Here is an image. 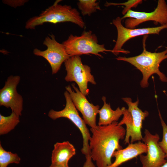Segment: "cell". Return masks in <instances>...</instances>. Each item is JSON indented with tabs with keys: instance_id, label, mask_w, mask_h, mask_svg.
Segmentation results:
<instances>
[{
	"instance_id": "5",
	"label": "cell",
	"mask_w": 167,
	"mask_h": 167,
	"mask_svg": "<svg viewBox=\"0 0 167 167\" xmlns=\"http://www.w3.org/2000/svg\"><path fill=\"white\" fill-rule=\"evenodd\" d=\"M62 44L70 57L92 54L103 58L100 53L113 52L106 49L104 45L99 44L96 36L91 31H84L79 36L71 34Z\"/></svg>"
},
{
	"instance_id": "9",
	"label": "cell",
	"mask_w": 167,
	"mask_h": 167,
	"mask_svg": "<svg viewBox=\"0 0 167 167\" xmlns=\"http://www.w3.org/2000/svg\"><path fill=\"white\" fill-rule=\"evenodd\" d=\"M127 18L125 22V27L134 28L139 24L148 21H153L161 25L167 24V4L164 0H159L156 8L150 12L129 10L121 18Z\"/></svg>"
},
{
	"instance_id": "15",
	"label": "cell",
	"mask_w": 167,
	"mask_h": 167,
	"mask_svg": "<svg viewBox=\"0 0 167 167\" xmlns=\"http://www.w3.org/2000/svg\"><path fill=\"white\" fill-rule=\"evenodd\" d=\"M147 151V146L140 141L130 143L125 148L114 152L112 157H114L115 160L109 167H118L126 162L143 153H146Z\"/></svg>"
},
{
	"instance_id": "1",
	"label": "cell",
	"mask_w": 167,
	"mask_h": 167,
	"mask_svg": "<svg viewBox=\"0 0 167 167\" xmlns=\"http://www.w3.org/2000/svg\"><path fill=\"white\" fill-rule=\"evenodd\" d=\"M118 122L105 126L90 128V155L97 167H109L112 164L114 152L122 148L121 139L125 138L126 131Z\"/></svg>"
},
{
	"instance_id": "22",
	"label": "cell",
	"mask_w": 167,
	"mask_h": 167,
	"mask_svg": "<svg viewBox=\"0 0 167 167\" xmlns=\"http://www.w3.org/2000/svg\"><path fill=\"white\" fill-rule=\"evenodd\" d=\"M26 1V0H4V2L11 6L16 7L24 5Z\"/></svg>"
},
{
	"instance_id": "24",
	"label": "cell",
	"mask_w": 167,
	"mask_h": 167,
	"mask_svg": "<svg viewBox=\"0 0 167 167\" xmlns=\"http://www.w3.org/2000/svg\"><path fill=\"white\" fill-rule=\"evenodd\" d=\"M167 161L163 165L160 167H167V157L166 158Z\"/></svg>"
},
{
	"instance_id": "18",
	"label": "cell",
	"mask_w": 167,
	"mask_h": 167,
	"mask_svg": "<svg viewBox=\"0 0 167 167\" xmlns=\"http://www.w3.org/2000/svg\"><path fill=\"white\" fill-rule=\"evenodd\" d=\"M77 4L84 16H90L97 10H101L99 2L96 0H79Z\"/></svg>"
},
{
	"instance_id": "16",
	"label": "cell",
	"mask_w": 167,
	"mask_h": 167,
	"mask_svg": "<svg viewBox=\"0 0 167 167\" xmlns=\"http://www.w3.org/2000/svg\"><path fill=\"white\" fill-rule=\"evenodd\" d=\"M102 99L104 104L99 111V118L98 125H108L114 122H117L123 115V107L121 109L118 107L115 110H113L111 109L110 104L106 103L105 97L103 96Z\"/></svg>"
},
{
	"instance_id": "7",
	"label": "cell",
	"mask_w": 167,
	"mask_h": 167,
	"mask_svg": "<svg viewBox=\"0 0 167 167\" xmlns=\"http://www.w3.org/2000/svg\"><path fill=\"white\" fill-rule=\"evenodd\" d=\"M67 74L65 77L67 82L74 81L78 86L80 91L85 96L89 92L88 84L90 82L96 84L90 67L82 63L79 56L70 57L64 62Z\"/></svg>"
},
{
	"instance_id": "25",
	"label": "cell",
	"mask_w": 167,
	"mask_h": 167,
	"mask_svg": "<svg viewBox=\"0 0 167 167\" xmlns=\"http://www.w3.org/2000/svg\"><path fill=\"white\" fill-rule=\"evenodd\" d=\"M49 167H61L54 166L50 165Z\"/></svg>"
},
{
	"instance_id": "4",
	"label": "cell",
	"mask_w": 167,
	"mask_h": 167,
	"mask_svg": "<svg viewBox=\"0 0 167 167\" xmlns=\"http://www.w3.org/2000/svg\"><path fill=\"white\" fill-rule=\"evenodd\" d=\"M122 99L128 107V109L123 107V117L118 123L120 125L124 124L126 126L125 143L130 144V138L131 143L140 141L143 138L141 132L143 122L148 116L149 113L146 110L143 111L139 108L138 99L134 102L130 97H124Z\"/></svg>"
},
{
	"instance_id": "10",
	"label": "cell",
	"mask_w": 167,
	"mask_h": 167,
	"mask_svg": "<svg viewBox=\"0 0 167 167\" xmlns=\"http://www.w3.org/2000/svg\"><path fill=\"white\" fill-rule=\"evenodd\" d=\"M122 19L119 17H117L112 21L117 31V38L115 44L112 50V53L115 55L120 53L129 54L130 51L122 49L124 44L128 40L133 37L142 35L150 34H159L162 30L167 28V24L152 28L137 29L127 28L124 26L122 23Z\"/></svg>"
},
{
	"instance_id": "17",
	"label": "cell",
	"mask_w": 167,
	"mask_h": 167,
	"mask_svg": "<svg viewBox=\"0 0 167 167\" xmlns=\"http://www.w3.org/2000/svg\"><path fill=\"white\" fill-rule=\"evenodd\" d=\"M19 117L12 112L7 116L0 114V135L7 134L14 129L20 122Z\"/></svg>"
},
{
	"instance_id": "14",
	"label": "cell",
	"mask_w": 167,
	"mask_h": 167,
	"mask_svg": "<svg viewBox=\"0 0 167 167\" xmlns=\"http://www.w3.org/2000/svg\"><path fill=\"white\" fill-rule=\"evenodd\" d=\"M75 154V147L69 141L57 142L54 145L52 152L51 165L69 167L68 162Z\"/></svg>"
},
{
	"instance_id": "20",
	"label": "cell",
	"mask_w": 167,
	"mask_h": 167,
	"mask_svg": "<svg viewBox=\"0 0 167 167\" xmlns=\"http://www.w3.org/2000/svg\"><path fill=\"white\" fill-rule=\"evenodd\" d=\"M142 2L143 1L141 0H129L122 3L109 2H106L105 4V6L108 7L112 6H124L125 7L122 12V15H124L129 10L131 9V8L136 7L139 4H141Z\"/></svg>"
},
{
	"instance_id": "11",
	"label": "cell",
	"mask_w": 167,
	"mask_h": 167,
	"mask_svg": "<svg viewBox=\"0 0 167 167\" xmlns=\"http://www.w3.org/2000/svg\"><path fill=\"white\" fill-rule=\"evenodd\" d=\"M20 80L19 75H10L0 90V106L10 108L19 117L22 115L23 105V98L17 90Z\"/></svg>"
},
{
	"instance_id": "6",
	"label": "cell",
	"mask_w": 167,
	"mask_h": 167,
	"mask_svg": "<svg viewBox=\"0 0 167 167\" xmlns=\"http://www.w3.org/2000/svg\"><path fill=\"white\" fill-rule=\"evenodd\" d=\"M64 96L66 101L64 108L59 111L51 109L48 112V116L54 120L64 118L71 121L79 129L82 135L83 145L81 150L82 153L85 156L90 154L89 142L91 135L87 124L79 116L70 94L67 91L64 92Z\"/></svg>"
},
{
	"instance_id": "8",
	"label": "cell",
	"mask_w": 167,
	"mask_h": 167,
	"mask_svg": "<svg viewBox=\"0 0 167 167\" xmlns=\"http://www.w3.org/2000/svg\"><path fill=\"white\" fill-rule=\"evenodd\" d=\"M47 36L43 44L47 47L46 50L42 51L37 48L33 50V54L45 58L50 64L52 74L57 73L60 70L62 63L70 56L67 53L65 47L62 43L57 42L55 36L50 35Z\"/></svg>"
},
{
	"instance_id": "13",
	"label": "cell",
	"mask_w": 167,
	"mask_h": 167,
	"mask_svg": "<svg viewBox=\"0 0 167 167\" xmlns=\"http://www.w3.org/2000/svg\"><path fill=\"white\" fill-rule=\"evenodd\" d=\"M71 86L75 91L72 90L70 85L66 87L76 109L81 113L83 119L87 125L91 128L97 127L96 117L99 113L100 106L90 103L86 97L75 86L74 84Z\"/></svg>"
},
{
	"instance_id": "21",
	"label": "cell",
	"mask_w": 167,
	"mask_h": 167,
	"mask_svg": "<svg viewBox=\"0 0 167 167\" xmlns=\"http://www.w3.org/2000/svg\"><path fill=\"white\" fill-rule=\"evenodd\" d=\"M158 112L163 130L162 140L161 141L158 142V144L165 154L166 158L167 157V125L163 119L159 110Z\"/></svg>"
},
{
	"instance_id": "12",
	"label": "cell",
	"mask_w": 167,
	"mask_h": 167,
	"mask_svg": "<svg viewBox=\"0 0 167 167\" xmlns=\"http://www.w3.org/2000/svg\"><path fill=\"white\" fill-rule=\"evenodd\" d=\"M144 136L142 139L147 146L146 155H139L142 167H160L167 161L165 154L158 144L160 137L157 134L152 135L145 129Z\"/></svg>"
},
{
	"instance_id": "3",
	"label": "cell",
	"mask_w": 167,
	"mask_h": 167,
	"mask_svg": "<svg viewBox=\"0 0 167 167\" xmlns=\"http://www.w3.org/2000/svg\"><path fill=\"white\" fill-rule=\"evenodd\" d=\"M61 1H56L52 5L42 11L38 16L28 19L26 23L25 28L34 29L36 26L45 23L55 24L64 22H71L83 28L85 23L79 12L71 6L59 4Z\"/></svg>"
},
{
	"instance_id": "23",
	"label": "cell",
	"mask_w": 167,
	"mask_h": 167,
	"mask_svg": "<svg viewBox=\"0 0 167 167\" xmlns=\"http://www.w3.org/2000/svg\"><path fill=\"white\" fill-rule=\"evenodd\" d=\"M85 157L86 161L83 167H95L90 154L86 156Z\"/></svg>"
},
{
	"instance_id": "19",
	"label": "cell",
	"mask_w": 167,
	"mask_h": 167,
	"mask_svg": "<svg viewBox=\"0 0 167 167\" xmlns=\"http://www.w3.org/2000/svg\"><path fill=\"white\" fill-rule=\"evenodd\" d=\"M20 161L17 154L5 150L0 143V167H7L12 163L19 164Z\"/></svg>"
},
{
	"instance_id": "2",
	"label": "cell",
	"mask_w": 167,
	"mask_h": 167,
	"mask_svg": "<svg viewBox=\"0 0 167 167\" xmlns=\"http://www.w3.org/2000/svg\"><path fill=\"white\" fill-rule=\"evenodd\" d=\"M146 36H144L143 40V50L140 54L132 57H119L116 59L128 62L135 66L142 73L143 78L140 84L142 88L148 87V80L153 74H156L160 80L163 82H167L165 75L159 70L161 62L167 59V48L160 52L152 53L148 51L146 48L145 42Z\"/></svg>"
}]
</instances>
